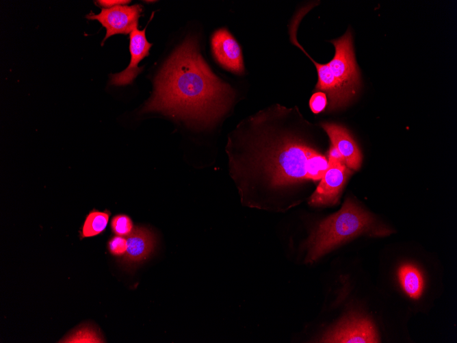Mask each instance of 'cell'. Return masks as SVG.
Listing matches in <instances>:
<instances>
[{"instance_id":"cell-15","label":"cell","mask_w":457,"mask_h":343,"mask_svg":"<svg viewBox=\"0 0 457 343\" xmlns=\"http://www.w3.org/2000/svg\"><path fill=\"white\" fill-rule=\"evenodd\" d=\"M103 341L96 330L90 327L80 328L60 342H102Z\"/></svg>"},{"instance_id":"cell-19","label":"cell","mask_w":457,"mask_h":343,"mask_svg":"<svg viewBox=\"0 0 457 343\" xmlns=\"http://www.w3.org/2000/svg\"><path fill=\"white\" fill-rule=\"evenodd\" d=\"M130 1L124 0H99L95 3L101 8H110L117 5H126L129 3Z\"/></svg>"},{"instance_id":"cell-6","label":"cell","mask_w":457,"mask_h":343,"mask_svg":"<svg viewBox=\"0 0 457 343\" xmlns=\"http://www.w3.org/2000/svg\"><path fill=\"white\" fill-rule=\"evenodd\" d=\"M328 167L315 191L309 199L315 206L335 205L348 178L352 173L344 162L328 158Z\"/></svg>"},{"instance_id":"cell-11","label":"cell","mask_w":457,"mask_h":343,"mask_svg":"<svg viewBox=\"0 0 457 343\" xmlns=\"http://www.w3.org/2000/svg\"><path fill=\"white\" fill-rule=\"evenodd\" d=\"M127 251L122 259L123 265L131 267L146 260L153 253L156 238L149 229L136 226L127 236Z\"/></svg>"},{"instance_id":"cell-16","label":"cell","mask_w":457,"mask_h":343,"mask_svg":"<svg viewBox=\"0 0 457 343\" xmlns=\"http://www.w3.org/2000/svg\"><path fill=\"white\" fill-rule=\"evenodd\" d=\"M112 231L118 236H127L133 229L131 218L125 214L114 216L112 220Z\"/></svg>"},{"instance_id":"cell-4","label":"cell","mask_w":457,"mask_h":343,"mask_svg":"<svg viewBox=\"0 0 457 343\" xmlns=\"http://www.w3.org/2000/svg\"><path fill=\"white\" fill-rule=\"evenodd\" d=\"M330 42L335 46V53L328 64L348 103L355 95L360 85L351 32L348 30L343 36Z\"/></svg>"},{"instance_id":"cell-5","label":"cell","mask_w":457,"mask_h":343,"mask_svg":"<svg viewBox=\"0 0 457 343\" xmlns=\"http://www.w3.org/2000/svg\"><path fill=\"white\" fill-rule=\"evenodd\" d=\"M142 12L140 4L132 5H121L110 8H101L95 14L91 12L86 15L89 20L98 21L106 29L102 45L110 36L116 34H128L138 29V21Z\"/></svg>"},{"instance_id":"cell-2","label":"cell","mask_w":457,"mask_h":343,"mask_svg":"<svg viewBox=\"0 0 457 343\" xmlns=\"http://www.w3.org/2000/svg\"><path fill=\"white\" fill-rule=\"evenodd\" d=\"M289 110L279 105L252 118V162L274 187L322 178L328 159L289 129Z\"/></svg>"},{"instance_id":"cell-18","label":"cell","mask_w":457,"mask_h":343,"mask_svg":"<svg viewBox=\"0 0 457 343\" xmlns=\"http://www.w3.org/2000/svg\"><path fill=\"white\" fill-rule=\"evenodd\" d=\"M327 103L326 94L323 92H317L311 96L309 105L314 114H318L325 109Z\"/></svg>"},{"instance_id":"cell-9","label":"cell","mask_w":457,"mask_h":343,"mask_svg":"<svg viewBox=\"0 0 457 343\" xmlns=\"http://www.w3.org/2000/svg\"><path fill=\"white\" fill-rule=\"evenodd\" d=\"M146 27L142 30L135 29L130 33V62L122 71L110 75V85L125 86L131 84L142 71V67L140 68L138 64L149 55V51L152 47V44L148 42L146 38Z\"/></svg>"},{"instance_id":"cell-13","label":"cell","mask_w":457,"mask_h":343,"mask_svg":"<svg viewBox=\"0 0 457 343\" xmlns=\"http://www.w3.org/2000/svg\"><path fill=\"white\" fill-rule=\"evenodd\" d=\"M400 285L411 298H419L423 289V279L419 270L412 264H403L397 271Z\"/></svg>"},{"instance_id":"cell-12","label":"cell","mask_w":457,"mask_h":343,"mask_svg":"<svg viewBox=\"0 0 457 343\" xmlns=\"http://www.w3.org/2000/svg\"><path fill=\"white\" fill-rule=\"evenodd\" d=\"M321 126L343 158L350 169L357 170L362 162L361 151L348 131L343 127L333 123H322Z\"/></svg>"},{"instance_id":"cell-8","label":"cell","mask_w":457,"mask_h":343,"mask_svg":"<svg viewBox=\"0 0 457 343\" xmlns=\"http://www.w3.org/2000/svg\"><path fill=\"white\" fill-rule=\"evenodd\" d=\"M211 45L214 58L224 68L237 74L244 72L241 47L226 29L213 34Z\"/></svg>"},{"instance_id":"cell-3","label":"cell","mask_w":457,"mask_h":343,"mask_svg":"<svg viewBox=\"0 0 457 343\" xmlns=\"http://www.w3.org/2000/svg\"><path fill=\"white\" fill-rule=\"evenodd\" d=\"M383 236L391 231L376 224L374 218L351 199L335 214L323 220L309 238L308 262H313L342 242L361 233Z\"/></svg>"},{"instance_id":"cell-17","label":"cell","mask_w":457,"mask_h":343,"mask_svg":"<svg viewBox=\"0 0 457 343\" xmlns=\"http://www.w3.org/2000/svg\"><path fill=\"white\" fill-rule=\"evenodd\" d=\"M108 246L112 255L116 256L123 255L127 251V239L120 236H115L109 240Z\"/></svg>"},{"instance_id":"cell-14","label":"cell","mask_w":457,"mask_h":343,"mask_svg":"<svg viewBox=\"0 0 457 343\" xmlns=\"http://www.w3.org/2000/svg\"><path fill=\"white\" fill-rule=\"evenodd\" d=\"M110 213L106 210L91 211L87 216L83 225L81 238H88L99 235L107 227Z\"/></svg>"},{"instance_id":"cell-1","label":"cell","mask_w":457,"mask_h":343,"mask_svg":"<svg viewBox=\"0 0 457 343\" xmlns=\"http://www.w3.org/2000/svg\"><path fill=\"white\" fill-rule=\"evenodd\" d=\"M154 86L143 112H161L205 127L220 118L233 98L231 86L211 71L192 38L169 58Z\"/></svg>"},{"instance_id":"cell-10","label":"cell","mask_w":457,"mask_h":343,"mask_svg":"<svg viewBox=\"0 0 457 343\" xmlns=\"http://www.w3.org/2000/svg\"><path fill=\"white\" fill-rule=\"evenodd\" d=\"M301 12L298 14L290 25V40L293 44L301 49L315 64L318 76V81L315 89L324 92L326 94H327L329 101V109L334 110L343 106L347 103L328 63L320 64L313 60L297 41L296 31L297 25L299 24L301 18Z\"/></svg>"},{"instance_id":"cell-7","label":"cell","mask_w":457,"mask_h":343,"mask_svg":"<svg viewBox=\"0 0 457 343\" xmlns=\"http://www.w3.org/2000/svg\"><path fill=\"white\" fill-rule=\"evenodd\" d=\"M322 342L375 343L379 339L371 322L366 318L350 317L330 331Z\"/></svg>"}]
</instances>
